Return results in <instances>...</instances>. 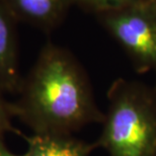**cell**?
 Returning a JSON list of instances; mask_svg holds the SVG:
<instances>
[{
    "instance_id": "obj_3",
    "label": "cell",
    "mask_w": 156,
    "mask_h": 156,
    "mask_svg": "<svg viewBox=\"0 0 156 156\" xmlns=\"http://www.w3.org/2000/svg\"><path fill=\"white\" fill-rule=\"evenodd\" d=\"M98 16L140 70L156 71V0H136Z\"/></svg>"
},
{
    "instance_id": "obj_2",
    "label": "cell",
    "mask_w": 156,
    "mask_h": 156,
    "mask_svg": "<svg viewBox=\"0 0 156 156\" xmlns=\"http://www.w3.org/2000/svg\"><path fill=\"white\" fill-rule=\"evenodd\" d=\"M99 145L112 156H156V101L138 84L118 81Z\"/></svg>"
},
{
    "instance_id": "obj_4",
    "label": "cell",
    "mask_w": 156,
    "mask_h": 156,
    "mask_svg": "<svg viewBox=\"0 0 156 156\" xmlns=\"http://www.w3.org/2000/svg\"><path fill=\"white\" fill-rule=\"evenodd\" d=\"M16 21L51 30L66 16L71 0H1Z\"/></svg>"
},
{
    "instance_id": "obj_6",
    "label": "cell",
    "mask_w": 156,
    "mask_h": 156,
    "mask_svg": "<svg viewBox=\"0 0 156 156\" xmlns=\"http://www.w3.org/2000/svg\"><path fill=\"white\" fill-rule=\"evenodd\" d=\"M29 149L23 156H88L91 146L68 135H41L27 138Z\"/></svg>"
},
{
    "instance_id": "obj_8",
    "label": "cell",
    "mask_w": 156,
    "mask_h": 156,
    "mask_svg": "<svg viewBox=\"0 0 156 156\" xmlns=\"http://www.w3.org/2000/svg\"><path fill=\"white\" fill-rule=\"evenodd\" d=\"M14 116L12 105L6 102L0 93V138L6 131L11 129V117Z\"/></svg>"
},
{
    "instance_id": "obj_9",
    "label": "cell",
    "mask_w": 156,
    "mask_h": 156,
    "mask_svg": "<svg viewBox=\"0 0 156 156\" xmlns=\"http://www.w3.org/2000/svg\"><path fill=\"white\" fill-rule=\"evenodd\" d=\"M0 156H23V155H15L13 153H11L10 151L7 150L5 145L3 144L2 139L0 138Z\"/></svg>"
},
{
    "instance_id": "obj_1",
    "label": "cell",
    "mask_w": 156,
    "mask_h": 156,
    "mask_svg": "<svg viewBox=\"0 0 156 156\" xmlns=\"http://www.w3.org/2000/svg\"><path fill=\"white\" fill-rule=\"evenodd\" d=\"M14 116L41 135H68L89 122L99 121L91 90L76 59L66 50L48 44L29 77Z\"/></svg>"
},
{
    "instance_id": "obj_7",
    "label": "cell",
    "mask_w": 156,
    "mask_h": 156,
    "mask_svg": "<svg viewBox=\"0 0 156 156\" xmlns=\"http://www.w3.org/2000/svg\"><path fill=\"white\" fill-rule=\"evenodd\" d=\"M136 0H71L72 4H76L85 10L94 12L98 15L126 6Z\"/></svg>"
},
{
    "instance_id": "obj_5",
    "label": "cell",
    "mask_w": 156,
    "mask_h": 156,
    "mask_svg": "<svg viewBox=\"0 0 156 156\" xmlns=\"http://www.w3.org/2000/svg\"><path fill=\"white\" fill-rule=\"evenodd\" d=\"M16 23L0 0V93L20 91L23 82L18 68Z\"/></svg>"
}]
</instances>
